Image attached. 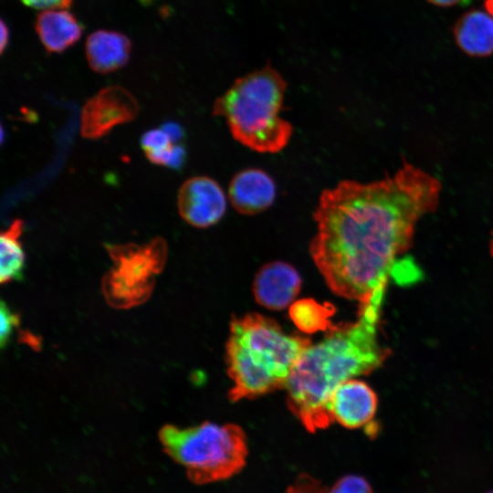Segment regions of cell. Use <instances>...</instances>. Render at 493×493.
Returning <instances> with one entry per match:
<instances>
[{
	"instance_id": "2",
	"label": "cell",
	"mask_w": 493,
	"mask_h": 493,
	"mask_svg": "<svg viewBox=\"0 0 493 493\" xmlns=\"http://www.w3.org/2000/svg\"><path fill=\"white\" fill-rule=\"evenodd\" d=\"M385 289L361 304L355 322L332 330L301 354L287 381L289 410L309 432L331 423L328 404L342 383L378 368L389 351L380 343L378 326Z\"/></svg>"
},
{
	"instance_id": "12",
	"label": "cell",
	"mask_w": 493,
	"mask_h": 493,
	"mask_svg": "<svg viewBox=\"0 0 493 493\" xmlns=\"http://www.w3.org/2000/svg\"><path fill=\"white\" fill-rule=\"evenodd\" d=\"M131 42L122 33L100 29L87 38L85 53L89 67L106 74L124 67L130 59Z\"/></svg>"
},
{
	"instance_id": "15",
	"label": "cell",
	"mask_w": 493,
	"mask_h": 493,
	"mask_svg": "<svg viewBox=\"0 0 493 493\" xmlns=\"http://www.w3.org/2000/svg\"><path fill=\"white\" fill-rule=\"evenodd\" d=\"M24 222L16 219L5 231L1 233V284L23 278L25 267V253L20 241Z\"/></svg>"
},
{
	"instance_id": "9",
	"label": "cell",
	"mask_w": 493,
	"mask_h": 493,
	"mask_svg": "<svg viewBox=\"0 0 493 493\" xmlns=\"http://www.w3.org/2000/svg\"><path fill=\"white\" fill-rule=\"evenodd\" d=\"M378 399L374 391L363 381L350 379L339 385L332 393L328 410L332 422L349 429L366 427L374 435L373 418Z\"/></svg>"
},
{
	"instance_id": "5",
	"label": "cell",
	"mask_w": 493,
	"mask_h": 493,
	"mask_svg": "<svg viewBox=\"0 0 493 493\" xmlns=\"http://www.w3.org/2000/svg\"><path fill=\"white\" fill-rule=\"evenodd\" d=\"M163 451L182 465L189 480L203 485L229 478L246 465V436L235 424L179 428L166 425L159 432Z\"/></svg>"
},
{
	"instance_id": "19",
	"label": "cell",
	"mask_w": 493,
	"mask_h": 493,
	"mask_svg": "<svg viewBox=\"0 0 493 493\" xmlns=\"http://www.w3.org/2000/svg\"><path fill=\"white\" fill-rule=\"evenodd\" d=\"M18 315L12 312L10 309L1 302V330H0V343L4 348L8 341L14 329L18 325Z\"/></svg>"
},
{
	"instance_id": "23",
	"label": "cell",
	"mask_w": 493,
	"mask_h": 493,
	"mask_svg": "<svg viewBox=\"0 0 493 493\" xmlns=\"http://www.w3.org/2000/svg\"><path fill=\"white\" fill-rule=\"evenodd\" d=\"M431 4L437 5V6H452L458 4H461L462 2H467V0H427Z\"/></svg>"
},
{
	"instance_id": "18",
	"label": "cell",
	"mask_w": 493,
	"mask_h": 493,
	"mask_svg": "<svg viewBox=\"0 0 493 493\" xmlns=\"http://www.w3.org/2000/svg\"><path fill=\"white\" fill-rule=\"evenodd\" d=\"M323 483L309 474H300L286 488L284 493H328Z\"/></svg>"
},
{
	"instance_id": "4",
	"label": "cell",
	"mask_w": 493,
	"mask_h": 493,
	"mask_svg": "<svg viewBox=\"0 0 493 493\" xmlns=\"http://www.w3.org/2000/svg\"><path fill=\"white\" fill-rule=\"evenodd\" d=\"M287 84L271 67L237 79L213 105L233 138L260 153H277L289 142L293 126L280 115Z\"/></svg>"
},
{
	"instance_id": "7",
	"label": "cell",
	"mask_w": 493,
	"mask_h": 493,
	"mask_svg": "<svg viewBox=\"0 0 493 493\" xmlns=\"http://www.w3.org/2000/svg\"><path fill=\"white\" fill-rule=\"evenodd\" d=\"M139 110L137 100L125 88H103L81 110L80 134L85 139H100L117 125L133 121Z\"/></svg>"
},
{
	"instance_id": "22",
	"label": "cell",
	"mask_w": 493,
	"mask_h": 493,
	"mask_svg": "<svg viewBox=\"0 0 493 493\" xmlns=\"http://www.w3.org/2000/svg\"><path fill=\"white\" fill-rule=\"evenodd\" d=\"M1 40H0V51L4 53L5 47L8 45L9 40V29L4 20H1Z\"/></svg>"
},
{
	"instance_id": "1",
	"label": "cell",
	"mask_w": 493,
	"mask_h": 493,
	"mask_svg": "<svg viewBox=\"0 0 493 493\" xmlns=\"http://www.w3.org/2000/svg\"><path fill=\"white\" fill-rule=\"evenodd\" d=\"M440 192L435 176L407 163L378 181L343 180L323 190L309 249L330 290L363 304L390 278L415 281L417 267L402 256L417 222L436 209Z\"/></svg>"
},
{
	"instance_id": "3",
	"label": "cell",
	"mask_w": 493,
	"mask_h": 493,
	"mask_svg": "<svg viewBox=\"0 0 493 493\" xmlns=\"http://www.w3.org/2000/svg\"><path fill=\"white\" fill-rule=\"evenodd\" d=\"M311 344L286 333L273 320L258 313L235 318L226 341L227 372L233 382L228 398L237 402L285 387L303 351Z\"/></svg>"
},
{
	"instance_id": "25",
	"label": "cell",
	"mask_w": 493,
	"mask_h": 493,
	"mask_svg": "<svg viewBox=\"0 0 493 493\" xmlns=\"http://www.w3.org/2000/svg\"><path fill=\"white\" fill-rule=\"evenodd\" d=\"M141 1H143L144 3H146V4H147V1H148V0H141Z\"/></svg>"
},
{
	"instance_id": "13",
	"label": "cell",
	"mask_w": 493,
	"mask_h": 493,
	"mask_svg": "<svg viewBox=\"0 0 493 493\" xmlns=\"http://www.w3.org/2000/svg\"><path fill=\"white\" fill-rule=\"evenodd\" d=\"M35 29L47 52L61 53L79 40L84 27L68 9L52 8L37 15Z\"/></svg>"
},
{
	"instance_id": "20",
	"label": "cell",
	"mask_w": 493,
	"mask_h": 493,
	"mask_svg": "<svg viewBox=\"0 0 493 493\" xmlns=\"http://www.w3.org/2000/svg\"><path fill=\"white\" fill-rule=\"evenodd\" d=\"M26 5L38 9L69 8L72 0H21Z\"/></svg>"
},
{
	"instance_id": "10",
	"label": "cell",
	"mask_w": 493,
	"mask_h": 493,
	"mask_svg": "<svg viewBox=\"0 0 493 493\" xmlns=\"http://www.w3.org/2000/svg\"><path fill=\"white\" fill-rule=\"evenodd\" d=\"M301 278L297 269L283 261L265 264L257 272L252 290L256 301L268 309H283L299 294Z\"/></svg>"
},
{
	"instance_id": "14",
	"label": "cell",
	"mask_w": 493,
	"mask_h": 493,
	"mask_svg": "<svg viewBox=\"0 0 493 493\" xmlns=\"http://www.w3.org/2000/svg\"><path fill=\"white\" fill-rule=\"evenodd\" d=\"M454 37L461 50L472 57L493 53V17L485 12L472 10L455 24Z\"/></svg>"
},
{
	"instance_id": "8",
	"label": "cell",
	"mask_w": 493,
	"mask_h": 493,
	"mask_svg": "<svg viewBox=\"0 0 493 493\" xmlns=\"http://www.w3.org/2000/svg\"><path fill=\"white\" fill-rule=\"evenodd\" d=\"M227 206L220 184L205 175L194 176L183 183L177 194V209L188 225L207 228L217 224Z\"/></svg>"
},
{
	"instance_id": "26",
	"label": "cell",
	"mask_w": 493,
	"mask_h": 493,
	"mask_svg": "<svg viewBox=\"0 0 493 493\" xmlns=\"http://www.w3.org/2000/svg\"><path fill=\"white\" fill-rule=\"evenodd\" d=\"M487 493H493V490H491V491H488V492H487Z\"/></svg>"
},
{
	"instance_id": "6",
	"label": "cell",
	"mask_w": 493,
	"mask_h": 493,
	"mask_svg": "<svg viewBox=\"0 0 493 493\" xmlns=\"http://www.w3.org/2000/svg\"><path fill=\"white\" fill-rule=\"evenodd\" d=\"M105 247L114 262L102 278V291L109 304L127 309L147 300L153 290L154 277L167 259L166 241L157 236L142 246L107 244Z\"/></svg>"
},
{
	"instance_id": "16",
	"label": "cell",
	"mask_w": 493,
	"mask_h": 493,
	"mask_svg": "<svg viewBox=\"0 0 493 493\" xmlns=\"http://www.w3.org/2000/svg\"><path fill=\"white\" fill-rule=\"evenodd\" d=\"M332 307L321 305L311 299H302L293 302L289 316L295 325L306 333L326 330L330 326Z\"/></svg>"
},
{
	"instance_id": "11",
	"label": "cell",
	"mask_w": 493,
	"mask_h": 493,
	"mask_svg": "<svg viewBox=\"0 0 493 493\" xmlns=\"http://www.w3.org/2000/svg\"><path fill=\"white\" fill-rule=\"evenodd\" d=\"M277 187L273 178L259 168H246L231 179L227 196L234 209L244 215H255L274 203Z\"/></svg>"
},
{
	"instance_id": "17",
	"label": "cell",
	"mask_w": 493,
	"mask_h": 493,
	"mask_svg": "<svg viewBox=\"0 0 493 493\" xmlns=\"http://www.w3.org/2000/svg\"><path fill=\"white\" fill-rule=\"evenodd\" d=\"M328 493H373V491L363 477L347 475L341 477Z\"/></svg>"
},
{
	"instance_id": "21",
	"label": "cell",
	"mask_w": 493,
	"mask_h": 493,
	"mask_svg": "<svg viewBox=\"0 0 493 493\" xmlns=\"http://www.w3.org/2000/svg\"><path fill=\"white\" fill-rule=\"evenodd\" d=\"M160 128L167 133L173 143L179 142L184 137L183 128L175 122H165Z\"/></svg>"
},
{
	"instance_id": "24",
	"label": "cell",
	"mask_w": 493,
	"mask_h": 493,
	"mask_svg": "<svg viewBox=\"0 0 493 493\" xmlns=\"http://www.w3.org/2000/svg\"><path fill=\"white\" fill-rule=\"evenodd\" d=\"M484 3L488 12L493 17V0H484Z\"/></svg>"
}]
</instances>
